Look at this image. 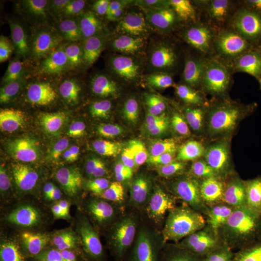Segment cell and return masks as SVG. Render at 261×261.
I'll return each mask as SVG.
<instances>
[{
	"instance_id": "obj_1",
	"label": "cell",
	"mask_w": 261,
	"mask_h": 261,
	"mask_svg": "<svg viewBox=\"0 0 261 261\" xmlns=\"http://www.w3.org/2000/svg\"><path fill=\"white\" fill-rule=\"evenodd\" d=\"M97 63L82 38L49 39L46 42L45 80L41 90L59 94Z\"/></svg>"
},
{
	"instance_id": "obj_2",
	"label": "cell",
	"mask_w": 261,
	"mask_h": 261,
	"mask_svg": "<svg viewBox=\"0 0 261 261\" xmlns=\"http://www.w3.org/2000/svg\"><path fill=\"white\" fill-rule=\"evenodd\" d=\"M162 101L168 112L190 123L207 121L215 103L212 93L204 86L178 81L165 86Z\"/></svg>"
},
{
	"instance_id": "obj_3",
	"label": "cell",
	"mask_w": 261,
	"mask_h": 261,
	"mask_svg": "<svg viewBox=\"0 0 261 261\" xmlns=\"http://www.w3.org/2000/svg\"><path fill=\"white\" fill-rule=\"evenodd\" d=\"M73 4L70 0H33L24 4L23 15L48 40L75 37V29H80L72 17Z\"/></svg>"
},
{
	"instance_id": "obj_4",
	"label": "cell",
	"mask_w": 261,
	"mask_h": 261,
	"mask_svg": "<svg viewBox=\"0 0 261 261\" xmlns=\"http://www.w3.org/2000/svg\"><path fill=\"white\" fill-rule=\"evenodd\" d=\"M225 42L215 17L198 15L188 19L176 33L173 46L177 51L219 56L224 50Z\"/></svg>"
},
{
	"instance_id": "obj_5",
	"label": "cell",
	"mask_w": 261,
	"mask_h": 261,
	"mask_svg": "<svg viewBox=\"0 0 261 261\" xmlns=\"http://www.w3.org/2000/svg\"><path fill=\"white\" fill-rule=\"evenodd\" d=\"M222 92L230 108L252 107L261 102V74L246 63H233L223 79Z\"/></svg>"
},
{
	"instance_id": "obj_6",
	"label": "cell",
	"mask_w": 261,
	"mask_h": 261,
	"mask_svg": "<svg viewBox=\"0 0 261 261\" xmlns=\"http://www.w3.org/2000/svg\"><path fill=\"white\" fill-rule=\"evenodd\" d=\"M12 227L20 238L36 244L54 243L60 235L58 216L53 209L35 206L15 211Z\"/></svg>"
},
{
	"instance_id": "obj_7",
	"label": "cell",
	"mask_w": 261,
	"mask_h": 261,
	"mask_svg": "<svg viewBox=\"0 0 261 261\" xmlns=\"http://www.w3.org/2000/svg\"><path fill=\"white\" fill-rule=\"evenodd\" d=\"M39 145L49 159L67 160L82 153L87 141L72 122H55L42 128Z\"/></svg>"
},
{
	"instance_id": "obj_8",
	"label": "cell",
	"mask_w": 261,
	"mask_h": 261,
	"mask_svg": "<svg viewBox=\"0 0 261 261\" xmlns=\"http://www.w3.org/2000/svg\"><path fill=\"white\" fill-rule=\"evenodd\" d=\"M97 65L58 94V108L61 111L80 114L104 107L102 90L96 74Z\"/></svg>"
},
{
	"instance_id": "obj_9",
	"label": "cell",
	"mask_w": 261,
	"mask_h": 261,
	"mask_svg": "<svg viewBox=\"0 0 261 261\" xmlns=\"http://www.w3.org/2000/svg\"><path fill=\"white\" fill-rule=\"evenodd\" d=\"M219 64V56L177 51L163 66L165 73L175 81L202 84L214 76Z\"/></svg>"
},
{
	"instance_id": "obj_10",
	"label": "cell",
	"mask_w": 261,
	"mask_h": 261,
	"mask_svg": "<svg viewBox=\"0 0 261 261\" xmlns=\"http://www.w3.org/2000/svg\"><path fill=\"white\" fill-rule=\"evenodd\" d=\"M16 57L27 87L42 89L45 80V49L32 33L23 29L13 30Z\"/></svg>"
},
{
	"instance_id": "obj_11",
	"label": "cell",
	"mask_w": 261,
	"mask_h": 261,
	"mask_svg": "<svg viewBox=\"0 0 261 261\" xmlns=\"http://www.w3.org/2000/svg\"><path fill=\"white\" fill-rule=\"evenodd\" d=\"M226 42L237 47L254 45L261 37V16L253 11L229 14H214Z\"/></svg>"
},
{
	"instance_id": "obj_12",
	"label": "cell",
	"mask_w": 261,
	"mask_h": 261,
	"mask_svg": "<svg viewBox=\"0 0 261 261\" xmlns=\"http://www.w3.org/2000/svg\"><path fill=\"white\" fill-rule=\"evenodd\" d=\"M115 28L126 60L142 53L162 51L159 38L137 15H128Z\"/></svg>"
},
{
	"instance_id": "obj_13",
	"label": "cell",
	"mask_w": 261,
	"mask_h": 261,
	"mask_svg": "<svg viewBox=\"0 0 261 261\" xmlns=\"http://www.w3.org/2000/svg\"><path fill=\"white\" fill-rule=\"evenodd\" d=\"M135 129L139 140L151 147L174 146L180 139L174 122L156 110H146L141 113L136 121Z\"/></svg>"
},
{
	"instance_id": "obj_14",
	"label": "cell",
	"mask_w": 261,
	"mask_h": 261,
	"mask_svg": "<svg viewBox=\"0 0 261 261\" xmlns=\"http://www.w3.org/2000/svg\"><path fill=\"white\" fill-rule=\"evenodd\" d=\"M161 61V51H149L123 62L127 100H135L145 92L159 71Z\"/></svg>"
},
{
	"instance_id": "obj_15",
	"label": "cell",
	"mask_w": 261,
	"mask_h": 261,
	"mask_svg": "<svg viewBox=\"0 0 261 261\" xmlns=\"http://www.w3.org/2000/svg\"><path fill=\"white\" fill-rule=\"evenodd\" d=\"M37 171L20 163H3L0 167V192L6 198L18 199L28 195L37 185Z\"/></svg>"
},
{
	"instance_id": "obj_16",
	"label": "cell",
	"mask_w": 261,
	"mask_h": 261,
	"mask_svg": "<svg viewBox=\"0 0 261 261\" xmlns=\"http://www.w3.org/2000/svg\"><path fill=\"white\" fill-rule=\"evenodd\" d=\"M84 34L82 40L98 63H123L126 61L115 27L90 29Z\"/></svg>"
},
{
	"instance_id": "obj_17",
	"label": "cell",
	"mask_w": 261,
	"mask_h": 261,
	"mask_svg": "<svg viewBox=\"0 0 261 261\" xmlns=\"http://www.w3.org/2000/svg\"><path fill=\"white\" fill-rule=\"evenodd\" d=\"M119 123L113 117L102 116L91 124L89 140L96 151L105 158H113L119 151L122 138Z\"/></svg>"
},
{
	"instance_id": "obj_18",
	"label": "cell",
	"mask_w": 261,
	"mask_h": 261,
	"mask_svg": "<svg viewBox=\"0 0 261 261\" xmlns=\"http://www.w3.org/2000/svg\"><path fill=\"white\" fill-rule=\"evenodd\" d=\"M96 74L102 90L104 107H114L127 100L123 62L97 63Z\"/></svg>"
},
{
	"instance_id": "obj_19",
	"label": "cell",
	"mask_w": 261,
	"mask_h": 261,
	"mask_svg": "<svg viewBox=\"0 0 261 261\" xmlns=\"http://www.w3.org/2000/svg\"><path fill=\"white\" fill-rule=\"evenodd\" d=\"M99 177V171L94 168L63 169L58 173L63 191L71 200L78 202L85 200L90 196Z\"/></svg>"
},
{
	"instance_id": "obj_20",
	"label": "cell",
	"mask_w": 261,
	"mask_h": 261,
	"mask_svg": "<svg viewBox=\"0 0 261 261\" xmlns=\"http://www.w3.org/2000/svg\"><path fill=\"white\" fill-rule=\"evenodd\" d=\"M37 96L28 87H22L15 92L8 111L3 117L7 126L27 121L40 115Z\"/></svg>"
},
{
	"instance_id": "obj_21",
	"label": "cell",
	"mask_w": 261,
	"mask_h": 261,
	"mask_svg": "<svg viewBox=\"0 0 261 261\" xmlns=\"http://www.w3.org/2000/svg\"><path fill=\"white\" fill-rule=\"evenodd\" d=\"M218 121L225 129L235 134L244 135L261 128L257 113L246 108H230L221 111Z\"/></svg>"
},
{
	"instance_id": "obj_22",
	"label": "cell",
	"mask_w": 261,
	"mask_h": 261,
	"mask_svg": "<svg viewBox=\"0 0 261 261\" xmlns=\"http://www.w3.org/2000/svg\"><path fill=\"white\" fill-rule=\"evenodd\" d=\"M39 116L27 121L19 122L7 126L0 137V154L10 155L20 148L29 140L33 130L37 126Z\"/></svg>"
},
{
	"instance_id": "obj_23",
	"label": "cell",
	"mask_w": 261,
	"mask_h": 261,
	"mask_svg": "<svg viewBox=\"0 0 261 261\" xmlns=\"http://www.w3.org/2000/svg\"><path fill=\"white\" fill-rule=\"evenodd\" d=\"M216 152L222 170L228 173L243 172L250 163V154L247 149L232 141H217Z\"/></svg>"
},
{
	"instance_id": "obj_24",
	"label": "cell",
	"mask_w": 261,
	"mask_h": 261,
	"mask_svg": "<svg viewBox=\"0 0 261 261\" xmlns=\"http://www.w3.org/2000/svg\"><path fill=\"white\" fill-rule=\"evenodd\" d=\"M139 221L149 232L158 234H174L183 225L181 215L157 210H147L141 213Z\"/></svg>"
},
{
	"instance_id": "obj_25",
	"label": "cell",
	"mask_w": 261,
	"mask_h": 261,
	"mask_svg": "<svg viewBox=\"0 0 261 261\" xmlns=\"http://www.w3.org/2000/svg\"><path fill=\"white\" fill-rule=\"evenodd\" d=\"M129 6L130 2L126 0H106L96 12L86 31L116 27L128 16Z\"/></svg>"
},
{
	"instance_id": "obj_26",
	"label": "cell",
	"mask_w": 261,
	"mask_h": 261,
	"mask_svg": "<svg viewBox=\"0 0 261 261\" xmlns=\"http://www.w3.org/2000/svg\"><path fill=\"white\" fill-rule=\"evenodd\" d=\"M209 168L208 154L203 147L195 146L188 151L184 162V171L192 184L203 186L208 177Z\"/></svg>"
},
{
	"instance_id": "obj_27",
	"label": "cell",
	"mask_w": 261,
	"mask_h": 261,
	"mask_svg": "<svg viewBox=\"0 0 261 261\" xmlns=\"http://www.w3.org/2000/svg\"><path fill=\"white\" fill-rule=\"evenodd\" d=\"M192 219L200 229L205 252L221 242L224 235L222 228L212 212L207 210L196 211L192 214Z\"/></svg>"
},
{
	"instance_id": "obj_28",
	"label": "cell",
	"mask_w": 261,
	"mask_h": 261,
	"mask_svg": "<svg viewBox=\"0 0 261 261\" xmlns=\"http://www.w3.org/2000/svg\"><path fill=\"white\" fill-rule=\"evenodd\" d=\"M224 234H235L252 228H261V210L240 209L231 211L224 221Z\"/></svg>"
},
{
	"instance_id": "obj_29",
	"label": "cell",
	"mask_w": 261,
	"mask_h": 261,
	"mask_svg": "<svg viewBox=\"0 0 261 261\" xmlns=\"http://www.w3.org/2000/svg\"><path fill=\"white\" fill-rule=\"evenodd\" d=\"M168 155L163 149L142 152L136 158L135 168L139 176L161 177L166 169Z\"/></svg>"
},
{
	"instance_id": "obj_30",
	"label": "cell",
	"mask_w": 261,
	"mask_h": 261,
	"mask_svg": "<svg viewBox=\"0 0 261 261\" xmlns=\"http://www.w3.org/2000/svg\"><path fill=\"white\" fill-rule=\"evenodd\" d=\"M104 218V212L99 207L89 209L81 217L72 230L71 238L74 241L84 242L88 240L90 233L99 226Z\"/></svg>"
},
{
	"instance_id": "obj_31",
	"label": "cell",
	"mask_w": 261,
	"mask_h": 261,
	"mask_svg": "<svg viewBox=\"0 0 261 261\" xmlns=\"http://www.w3.org/2000/svg\"><path fill=\"white\" fill-rule=\"evenodd\" d=\"M128 255L130 261H161L162 259L158 245L145 237L132 240L128 246Z\"/></svg>"
},
{
	"instance_id": "obj_32",
	"label": "cell",
	"mask_w": 261,
	"mask_h": 261,
	"mask_svg": "<svg viewBox=\"0 0 261 261\" xmlns=\"http://www.w3.org/2000/svg\"><path fill=\"white\" fill-rule=\"evenodd\" d=\"M22 77V72L17 60L3 53L0 56V94L9 92Z\"/></svg>"
},
{
	"instance_id": "obj_33",
	"label": "cell",
	"mask_w": 261,
	"mask_h": 261,
	"mask_svg": "<svg viewBox=\"0 0 261 261\" xmlns=\"http://www.w3.org/2000/svg\"><path fill=\"white\" fill-rule=\"evenodd\" d=\"M146 197L148 202L153 205L170 207L182 202L185 195L177 187L154 186L149 187L147 190Z\"/></svg>"
},
{
	"instance_id": "obj_34",
	"label": "cell",
	"mask_w": 261,
	"mask_h": 261,
	"mask_svg": "<svg viewBox=\"0 0 261 261\" xmlns=\"http://www.w3.org/2000/svg\"><path fill=\"white\" fill-rule=\"evenodd\" d=\"M106 0H80L74 1L72 17L80 30L85 32L89 22Z\"/></svg>"
},
{
	"instance_id": "obj_35",
	"label": "cell",
	"mask_w": 261,
	"mask_h": 261,
	"mask_svg": "<svg viewBox=\"0 0 261 261\" xmlns=\"http://www.w3.org/2000/svg\"><path fill=\"white\" fill-rule=\"evenodd\" d=\"M261 243V228L245 230L235 234H224L220 243L235 250L247 248Z\"/></svg>"
},
{
	"instance_id": "obj_36",
	"label": "cell",
	"mask_w": 261,
	"mask_h": 261,
	"mask_svg": "<svg viewBox=\"0 0 261 261\" xmlns=\"http://www.w3.org/2000/svg\"><path fill=\"white\" fill-rule=\"evenodd\" d=\"M202 5L206 9L214 14H229V13H245L253 11L254 2L240 0H214L203 1Z\"/></svg>"
},
{
	"instance_id": "obj_37",
	"label": "cell",
	"mask_w": 261,
	"mask_h": 261,
	"mask_svg": "<svg viewBox=\"0 0 261 261\" xmlns=\"http://www.w3.org/2000/svg\"><path fill=\"white\" fill-rule=\"evenodd\" d=\"M252 178V175L248 171L242 173H228L221 169L219 173L216 192L220 200L231 194L233 190L243 185L244 183Z\"/></svg>"
},
{
	"instance_id": "obj_38",
	"label": "cell",
	"mask_w": 261,
	"mask_h": 261,
	"mask_svg": "<svg viewBox=\"0 0 261 261\" xmlns=\"http://www.w3.org/2000/svg\"><path fill=\"white\" fill-rule=\"evenodd\" d=\"M128 188L123 182H113L105 188L101 203L107 206L123 205L128 200Z\"/></svg>"
},
{
	"instance_id": "obj_39",
	"label": "cell",
	"mask_w": 261,
	"mask_h": 261,
	"mask_svg": "<svg viewBox=\"0 0 261 261\" xmlns=\"http://www.w3.org/2000/svg\"><path fill=\"white\" fill-rule=\"evenodd\" d=\"M166 2L163 0H146L142 2L137 8V15L148 25L159 23Z\"/></svg>"
},
{
	"instance_id": "obj_40",
	"label": "cell",
	"mask_w": 261,
	"mask_h": 261,
	"mask_svg": "<svg viewBox=\"0 0 261 261\" xmlns=\"http://www.w3.org/2000/svg\"><path fill=\"white\" fill-rule=\"evenodd\" d=\"M181 240L182 244L185 247L198 254L200 256L205 253L200 229L192 220L185 224L182 231Z\"/></svg>"
},
{
	"instance_id": "obj_41",
	"label": "cell",
	"mask_w": 261,
	"mask_h": 261,
	"mask_svg": "<svg viewBox=\"0 0 261 261\" xmlns=\"http://www.w3.org/2000/svg\"><path fill=\"white\" fill-rule=\"evenodd\" d=\"M18 259V261H58L47 250L32 245L19 247Z\"/></svg>"
},
{
	"instance_id": "obj_42",
	"label": "cell",
	"mask_w": 261,
	"mask_h": 261,
	"mask_svg": "<svg viewBox=\"0 0 261 261\" xmlns=\"http://www.w3.org/2000/svg\"><path fill=\"white\" fill-rule=\"evenodd\" d=\"M120 224L118 220L110 219L99 224L94 230V235L98 241L103 244L113 243L116 240L119 231Z\"/></svg>"
},
{
	"instance_id": "obj_43",
	"label": "cell",
	"mask_w": 261,
	"mask_h": 261,
	"mask_svg": "<svg viewBox=\"0 0 261 261\" xmlns=\"http://www.w3.org/2000/svg\"><path fill=\"white\" fill-rule=\"evenodd\" d=\"M202 4V2L191 1V0H176V1H166L165 3L164 8L161 20L170 18L183 13L188 12L189 10L193 8L196 5ZM160 20V21H161Z\"/></svg>"
},
{
	"instance_id": "obj_44",
	"label": "cell",
	"mask_w": 261,
	"mask_h": 261,
	"mask_svg": "<svg viewBox=\"0 0 261 261\" xmlns=\"http://www.w3.org/2000/svg\"><path fill=\"white\" fill-rule=\"evenodd\" d=\"M254 185H255V181L252 178L239 187L234 191L225 197L224 198L221 199V201L228 205L240 203L250 197L253 192Z\"/></svg>"
},
{
	"instance_id": "obj_45",
	"label": "cell",
	"mask_w": 261,
	"mask_h": 261,
	"mask_svg": "<svg viewBox=\"0 0 261 261\" xmlns=\"http://www.w3.org/2000/svg\"><path fill=\"white\" fill-rule=\"evenodd\" d=\"M188 12H183L179 14L161 20L159 23L160 29L163 32L177 33L183 28L188 20Z\"/></svg>"
},
{
	"instance_id": "obj_46",
	"label": "cell",
	"mask_w": 261,
	"mask_h": 261,
	"mask_svg": "<svg viewBox=\"0 0 261 261\" xmlns=\"http://www.w3.org/2000/svg\"><path fill=\"white\" fill-rule=\"evenodd\" d=\"M237 261H261V243L233 251Z\"/></svg>"
},
{
	"instance_id": "obj_47",
	"label": "cell",
	"mask_w": 261,
	"mask_h": 261,
	"mask_svg": "<svg viewBox=\"0 0 261 261\" xmlns=\"http://www.w3.org/2000/svg\"><path fill=\"white\" fill-rule=\"evenodd\" d=\"M200 255L182 243L176 244L171 251V261H200Z\"/></svg>"
},
{
	"instance_id": "obj_48",
	"label": "cell",
	"mask_w": 261,
	"mask_h": 261,
	"mask_svg": "<svg viewBox=\"0 0 261 261\" xmlns=\"http://www.w3.org/2000/svg\"><path fill=\"white\" fill-rule=\"evenodd\" d=\"M84 261H122L118 253L113 251H94L90 252Z\"/></svg>"
},
{
	"instance_id": "obj_49",
	"label": "cell",
	"mask_w": 261,
	"mask_h": 261,
	"mask_svg": "<svg viewBox=\"0 0 261 261\" xmlns=\"http://www.w3.org/2000/svg\"><path fill=\"white\" fill-rule=\"evenodd\" d=\"M0 261H12L9 254L7 252L3 247H2L1 252H0Z\"/></svg>"
},
{
	"instance_id": "obj_50",
	"label": "cell",
	"mask_w": 261,
	"mask_h": 261,
	"mask_svg": "<svg viewBox=\"0 0 261 261\" xmlns=\"http://www.w3.org/2000/svg\"><path fill=\"white\" fill-rule=\"evenodd\" d=\"M254 4H255V9L257 10L259 15L261 16V0H256V1H254Z\"/></svg>"
},
{
	"instance_id": "obj_51",
	"label": "cell",
	"mask_w": 261,
	"mask_h": 261,
	"mask_svg": "<svg viewBox=\"0 0 261 261\" xmlns=\"http://www.w3.org/2000/svg\"><path fill=\"white\" fill-rule=\"evenodd\" d=\"M256 185L257 190H258V191L259 192H260L261 195V171H260V173H259L258 176H257L256 180Z\"/></svg>"
},
{
	"instance_id": "obj_52",
	"label": "cell",
	"mask_w": 261,
	"mask_h": 261,
	"mask_svg": "<svg viewBox=\"0 0 261 261\" xmlns=\"http://www.w3.org/2000/svg\"><path fill=\"white\" fill-rule=\"evenodd\" d=\"M211 261H216V260H211Z\"/></svg>"
}]
</instances>
